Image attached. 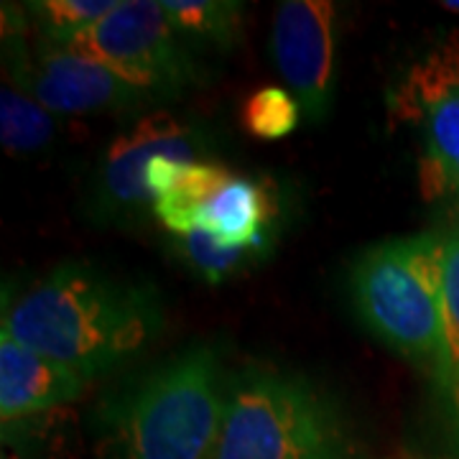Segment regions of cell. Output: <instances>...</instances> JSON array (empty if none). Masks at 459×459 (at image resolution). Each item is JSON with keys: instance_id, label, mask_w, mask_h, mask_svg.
Here are the masks:
<instances>
[{"instance_id": "6da1fadb", "label": "cell", "mask_w": 459, "mask_h": 459, "mask_svg": "<svg viewBox=\"0 0 459 459\" xmlns=\"http://www.w3.org/2000/svg\"><path fill=\"white\" fill-rule=\"evenodd\" d=\"M161 322L153 289L69 263L5 307L0 329L90 380L141 352Z\"/></svg>"}, {"instance_id": "7a4b0ae2", "label": "cell", "mask_w": 459, "mask_h": 459, "mask_svg": "<svg viewBox=\"0 0 459 459\" xmlns=\"http://www.w3.org/2000/svg\"><path fill=\"white\" fill-rule=\"evenodd\" d=\"M228 401L199 344L146 376L100 419V459H214Z\"/></svg>"}, {"instance_id": "3957f363", "label": "cell", "mask_w": 459, "mask_h": 459, "mask_svg": "<svg viewBox=\"0 0 459 459\" xmlns=\"http://www.w3.org/2000/svg\"><path fill=\"white\" fill-rule=\"evenodd\" d=\"M214 459H358V442L334 395L255 368L230 391Z\"/></svg>"}, {"instance_id": "277c9868", "label": "cell", "mask_w": 459, "mask_h": 459, "mask_svg": "<svg viewBox=\"0 0 459 459\" xmlns=\"http://www.w3.org/2000/svg\"><path fill=\"white\" fill-rule=\"evenodd\" d=\"M444 255V235L421 232L370 247L352 268L362 322L434 376L442 362Z\"/></svg>"}, {"instance_id": "5b68a950", "label": "cell", "mask_w": 459, "mask_h": 459, "mask_svg": "<svg viewBox=\"0 0 459 459\" xmlns=\"http://www.w3.org/2000/svg\"><path fill=\"white\" fill-rule=\"evenodd\" d=\"M29 11L3 5V62L5 77L49 113L98 115L146 105L148 95L115 77L108 66L74 47L41 36L31 47Z\"/></svg>"}, {"instance_id": "8992f818", "label": "cell", "mask_w": 459, "mask_h": 459, "mask_svg": "<svg viewBox=\"0 0 459 459\" xmlns=\"http://www.w3.org/2000/svg\"><path fill=\"white\" fill-rule=\"evenodd\" d=\"M69 47L98 59L151 100L177 98L202 80V66L184 47V36L153 0H120Z\"/></svg>"}, {"instance_id": "52a82bcc", "label": "cell", "mask_w": 459, "mask_h": 459, "mask_svg": "<svg viewBox=\"0 0 459 459\" xmlns=\"http://www.w3.org/2000/svg\"><path fill=\"white\" fill-rule=\"evenodd\" d=\"M273 59L307 120L329 110L337 51V5L329 0H286L273 21Z\"/></svg>"}, {"instance_id": "ba28073f", "label": "cell", "mask_w": 459, "mask_h": 459, "mask_svg": "<svg viewBox=\"0 0 459 459\" xmlns=\"http://www.w3.org/2000/svg\"><path fill=\"white\" fill-rule=\"evenodd\" d=\"M199 151L202 135L177 115L153 110L138 117L105 148L100 169V197L105 210L115 214H135L143 207L153 210V197L146 186L148 164L156 156L197 161Z\"/></svg>"}, {"instance_id": "9c48e42d", "label": "cell", "mask_w": 459, "mask_h": 459, "mask_svg": "<svg viewBox=\"0 0 459 459\" xmlns=\"http://www.w3.org/2000/svg\"><path fill=\"white\" fill-rule=\"evenodd\" d=\"M80 373L49 360L0 329V424L69 406L82 395Z\"/></svg>"}, {"instance_id": "30bf717a", "label": "cell", "mask_w": 459, "mask_h": 459, "mask_svg": "<svg viewBox=\"0 0 459 459\" xmlns=\"http://www.w3.org/2000/svg\"><path fill=\"white\" fill-rule=\"evenodd\" d=\"M273 210L276 204L261 184L232 177L202 207V212L197 214V228L214 235L225 246L255 247L265 253Z\"/></svg>"}, {"instance_id": "8fae6325", "label": "cell", "mask_w": 459, "mask_h": 459, "mask_svg": "<svg viewBox=\"0 0 459 459\" xmlns=\"http://www.w3.org/2000/svg\"><path fill=\"white\" fill-rule=\"evenodd\" d=\"M421 135L424 156L419 161V186L424 197L459 202V90L429 113Z\"/></svg>"}, {"instance_id": "7c38bea8", "label": "cell", "mask_w": 459, "mask_h": 459, "mask_svg": "<svg viewBox=\"0 0 459 459\" xmlns=\"http://www.w3.org/2000/svg\"><path fill=\"white\" fill-rule=\"evenodd\" d=\"M232 179L225 166L212 161H184L161 197L153 202V214L171 235H186L197 230L202 207Z\"/></svg>"}, {"instance_id": "4fadbf2b", "label": "cell", "mask_w": 459, "mask_h": 459, "mask_svg": "<svg viewBox=\"0 0 459 459\" xmlns=\"http://www.w3.org/2000/svg\"><path fill=\"white\" fill-rule=\"evenodd\" d=\"M444 332L437 388L459 437V230L444 235Z\"/></svg>"}, {"instance_id": "5bb4252c", "label": "cell", "mask_w": 459, "mask_h": 459, "mask_svg": "<svg viewBox=\"0 0 459 459\" xmlns=\"http://www.w3.org/2000/svg\"><path fill=\"white\" fill-rule=\"evenodd\" d=\"M56 135V123L44 105L16 84L0 90V141L8 156H29L49 146Z\"/></svg>"}, {"instance_id": "9a60e30c", "label": "cell", "mask_w": 459, "mask_h": 459, "mask_svg": "<svg viewBox=\"0 0 459 459\" xmlns=\"http://www.w3.org/2000/svg\"><path fill=\"white\" fill-rule=\"evenodd\" d=\"M181 36L217 47H232L243 31V3L232 0H161Z\"/></svg>"}, {"instance_id": "2e32d148", "label": "cell", "mask_w": 459, "mask_h": 459, "mask_svg": "<svg viewBox=\"0 0 459 459\" xmlns=\"http://www.w3.org/2000/svg\"><path fill=\"white\" fill-rule=\"evenodd\" d=\"M174 246H177L179 258L189 263L207 283H220V281L230 279V276L246 271L250 263L263 255V250H255V247L225 246L214 235L199 228L186 235H174Z\"/></svg>"}, {"instance_id": "e0dca14e", "label": "cell", "mask_w": 459, "mask_h": 459, "mask_svg": "<svg viewBox=\"0 0 459 459\" xmlns=\"http://www.w3.org/2000/svg\"><path fill=\"white\" fill-rule=\"evenodd\" d=\"M120 0H36L26 11L36 21L41 36L56 44H74L100 18H105Z\"/></svg>"}, {"instance_id": "ac0fdd59", "label": "cell", "mask_w": 459, "mask_h": 459, "mask_svg": "<svg viewBox=\"0 0 459 459\" xmlns=\"http://www.w3.org/2000/svg\"><path fill=\"white\" fill-rule=\"evenodd\" d=\"M301 115L299 100L289 90L271 84L247 95L240 117L250 135L263 141H281L299 128Z\"/></svg>"}, {"instance_id": "d6986e66", "label": "cell", "mask_w": 459, "mask_h": 459, "mask_svg": "<svg viewBox=\"0 0 459 459\" xmlns=\"http://www.w3.org/2000/svg\"><path fill=\"white\" fill-rule=\"evenodd\" d=\"M49 413L3 424V459H51Z\"/></svg>"}, {"instance_id": "ffe728a7", "label": "cell", "mask_w": 459, "mask_h": 459, "mask_svg": "<svg viewBox=\"0 0 459 459\" xmlns=\"http://www.w3.org/2000/svg\"><path fill=\"white\" fill-rule=\"evenodd\" d=\"M442 8L444 11H449V13H459V0H444Z\"/></svg>"}]
</instances>
